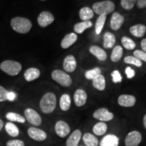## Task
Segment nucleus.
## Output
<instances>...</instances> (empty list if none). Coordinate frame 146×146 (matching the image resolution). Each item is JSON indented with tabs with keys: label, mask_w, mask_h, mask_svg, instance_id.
Wrapping results in <instances>:
<instances>
[{
	"label": "nucleus",
	"mask_w": 146,
	"mask_h": 146,
	"mask_svg": "<svg viewBox=\"0 0 146 146\" xmlns=\"http://www.w3.org/2000/svg\"><path fill=\"white\" fill-rule=\"evenodd\" d=\"M137 7L139 9L146 8V0H137Z\"/></svg>",
	"instance_id": "79ce46f5"
},
{
	"label": "nucleus",
	"mask_w": 146,
	"mask_h": 146,
	"mask_svg": "<svg viewBox=\"0 0 146 146\" xmlns=\"http://www.w3.org/2000/svg\"><path fill=\"white\" fill-rule=\"evenodd\" d=\"M7 119L11 122H18L20 123H25L26 121L25 117L21 116V114L15 112H8L5 115Z\"/></svg>",
	"instance_id": "7c9ffc66"
},
{
	"label": "nucleus",
	"mask_w": 146,
	"mask_h": 146,
	"mask_svg": "<svg viewBox=\"0 0 146 146\" xmlns=\"http://www.w3.org/2000/svg\"><path fill=\"white\" fill-rule=\"evenodd\" d=\"M89 52L91 54L98 58L100 61H105L107 59V54L103 49L97 45H92L89 48Z\"/></svg>",
	"instance_id": "a211bd4d"
},
{
	"label": "nucleus",
	"mask_w": 146,
	"mask_h": 146,
	"mask_svg": "<svg viewBox=\"0 0 146 146\" xmlns=\"http://www.w3.org/2000/svg\"><path fill=\"white\" fill-rule=\"evenodd\" d=\"M77 39L78 36L75 33H71L67 34L63 38L62 41L61 42V47L63 49L68 48V47H70L71 45L75 43Z\"/></svg>",
	"instance_id": "6ab92c4d"
},
{
	"label": "nucleus",
	"mask_w": 146,
	"mask_h": 146,
	"mask_svg": "<svg viewBox=\"0 0 146 146\" xmlns=\"http://www.w3.org/2000/svg\"><path fill=\"white\" fill-rule=\"evenodd\" d=\"M125 73L127 74L128 78H132L135 75V70L131 68V67H127L125 69Z\"/></svg>",
	"instance_id": "a19ab883"
},
{
	"label": "nucleus",
	"mask_w": 146,
	"mask_h": 146,
	"mask_svg": "<svg viewBox=\"0 0 146 146\" xmlns=\"http://www.w3.org/2000/svg\"><path fill=\"white\" fill-rule=\"evenodd\" d=\"M116 41V36L114 34L110 32H106L104 35V47L106 49L112 48L115 45Z\"/></svg>",
	"instance_id": "4be33fe9"
},
{
	"label": "nucleus",
	"mask_w": 146,
	"mask_h": 146,
	"mask_svg": "<svg viewBox=\"0 0 146 146\" xmlns=\"http://www.w3.org/2000/svg\"><path fill=\"white\" fill-rule=\"evenodd\" d=\"M7 98H8V100H9V101H14L16 99V94L14 92H12V91L11 92L8 91Z\"/></svg>",
	"instance_id": "37998d69"
},
{
	"label": "nucleus",
	"mask_w": 146,
	"mask_h": 146,
	"mask_svg": "<svg viewBox=\"0 0 146 146\" xmlns=\"http://www.w3.org/2000/svg\"><path fill=\"white\" fill-rule=\"evenodd\" d=\"M133 56L137 58L141 61H144L146 62V52L142 50H135L133 52Z\"/></svg>",
	"instance_id": "e433bc0d"
},
{
	"label": "nucleus",
	"mask_w": 146,
	"mask_h": 146,
	"mask_svg": "<svg viewBox=\"0 0 146 146\" xmlns=\"http://www.w3.org/2000/svg\"><path fill=\"white\" fill-rule=\"evenodd\" d=\"M40 71L38 68H30L25 71L24 73L25 80L27 81L31 82L36 79L39 77Z\"/></svg>",
	"instance_id": "412c9836"
},
{
	"label": "nucleus",
	"mask_w": 146,
	"mask_h": 146,
	"mask_svg": "<svg viewBox=\"0 0 146 146\" xmlns=\"http://www.w3.org/2000/svg\"><path fill=\"white\" fill-rule=\"evenodd\" d=\"M6 146H25V143L21 139H12L7 142Z\"/></svg>",
	"instance_id": "58836bf2"
},
{
	"label": "nucleus",
	"mask_w": 146,
	"mask_h": 146,
	"mask_svg": "<svg viewBox=\"0 0 146 146\" xmlns=\"http://www.w3.org/2000/svg\"><path fill=\"white\" fill-rule=\"evenodd\" d=\"M54 21V16L52 13L47 11L42 12L38 16L37 23L41 27L45 28L51 25Z\"/></svg>",
	"instance_id": "9d476101"
},
{
	"label": "nucleus",
	"mask_w": 146,
	"mask_h": 146,
	"mask_svg": "<svg viewBox=\"0 0 146 146\" xmlns=\"http://www.w3.org/2000/svg\"><path fill=\"white\" fill-rule=\"evenodd\" d=\"M3 127V122L2 120L0 119V131H1V129H2Z\"/></svg>",
	"instance_id": "49530a36"
},
{
	"label": "nucleus",
	"mask_w": 146,
	"mask_h": 146,
	"mask_svg": "<svg viewBox=\"0 0 146 146\" xmlns=\"http://www.w3.org/2000/svg\"><path fill=\"white\" fill-rule=\"evenodd\" d=\"M125 21V18L118 12L113 13L110 20L111 29L114 31H118L122 27Z\"/></svg>",
	"instance_id": "2eb2a0df"
},
{
	"label": "nucleus",
	"mask_w": 146,
	"mask_h": 146,
	"mask_svg": "<svg viewBox=\"0 0 146 146\" xmlns=\"http://www.w3.org/2000/svg\"><path fill=\"white\" fill-rule=\"evenodd\" d=\"M93 116L94 118L102 122H106L112 120L114 118V114L106 108H101L95 111Z\"/></svg>",
	"instance_id": "6e6552de"
},
{
	"label": "nucleus",
	"mask_w": 146,
	"mask_h": 146,
	"mask_svg": "<svg viewBox=\"0 0 146 146\" xmlns=\"http://www.w3.org/2000/svg\"><path fill=\"white\" fill-rule=\"evenodd\" d=\"M87 94L83 89H78L74 94V101L76 106L81 107L86 104Z\"/></svg>",
	"instance_id": "ddd939ff"
},
{
	"label": "nucleus",
	"mask_w": 146,
	"mask_h": 146,
	"mask_svg": "<svg viewBox=\"0 0 146 146\" xmlns=\"http://www.w3.org/2000/svg\"><path fill=\"white\" fill-rule=\"evenodd\" d=\"M141 47L142 49V51L146 52V39H143L141 41Z\"/></svg>",
	"instance_id": "c03bdc74"
},
{
	"label": "nucleus",
	"mask_w": 146,
	"mask_h": 146,
	"mask_svg": "<svg viewBox=\"0 0 146 146\" xmlns=\"http://www.w3.org/2000/svg\"><path fill=\"white\" fill-rule=\"evenodd\" d=\"M71 99L68 94H63L60 99V107L62 110L68 111L70 108Z\"/></svg>",
	"instance_id": "bb28decb"
},
{
	"label": "nucleus",
	"mask_w": 146,
	"mask_h": 146,
	"mask_svg": "<svg viewBox=\"0 0 146 146\" xmlns=\"http://www.w3.org/2000/svg\"><path fill=\"white\" fill-rule=\"evenodd\" d=\"M41 1H45V0H41Z\"/></svg>",
	"instance_id": "de8ad7c7"
},
{
	"label": "nucleus",
	"mask_w": 146,
	"mask_h": 146,
	"mask_svg": "<svg viewBox=\"0 0 146 146\" xmlns=\"http://www.w3.org/2000/svg\"><path fill=\"white\" fill-rule=\"evenodd\" d=\"M107 129L108 127L106 124L104 122H100V123H98L95 125L93 128V132L94 135H96L98 136H102L106 133Z\"/></svg>",
	"instance_id": "cd10ccee"
},
{
	"label": "nucleus",
	"mask_w": 146,
	"mask_h": 146,
	"mask_svg": "<svg viewBox=\"0 0 146 146\" xmlns=\"http://www.w3.org/2000/svg\"><path fill=\"white\" fill-rule=\"evenodd\" d=\"M130 33L136 37H142L146 32V27L142 24L133 25L129 29Z\"/></svg>",
	"instance_id": "aec40b11"
},
{
	"label": "nucleus",
	"mask_w": 146,
	"mask_h": 146,
	"mask_svg": "<svg viewBox=\"0 0 146 146\" xmlns=\"http://www.w3.org/2000/svg\"><path fill=\"white\" fill-rule=\"evenodd\" d=\"M92 9L94 12L98 15H106L114 12L115 5L112 1L106 0V1L96 2L93 4Z\"/></svg>",
	"instance_id": "7ed1b4c3"
},
{
	"label": "nucleus",
	"mask_w": 146,
	"mask_h": 146,
	"mask_svg": "<svg viewBox=\"0 0 146 146\" xmlns=\"http://www.w3.org/2000/svg\"><path fill=\"white\" fill-rule=\"evenodd\" d=\"M123 54V47H120V45H116L114 47L113 49L112 54H111V60L114 62H118L120 60V58H122Z\"/></svg>",
	"instance_id": "c85d7f7f"
},
{
	"label": "nucleus",
	"mask_w": 146,
	"mask_h": 146,
	"mask_svg": "<svg viewBox=\"0 0 146 146\" xmlns=\"http://www.w3.org/2000/svg\"><path fill=\"white\" fill-rule=\"evenodd\" d=\"M0 68L9 75L16 76L21 71L22 66L18 62L13 60H5L1 64Z\"/></svg>",
	"instance_id": "20e7f679"
},
{
	"label": "nucleus",
	"mask_w": 146,
	"mask_h": 146,
	"mask_svg": "<svg viewBox=\"0 0 146 146\" xmlns=\"http://www.w3.org/2000/svg\"><path fill=\"white\" fill-rule=\"evenodd\" d=\"M29 136L35 141H43L47 139V133L36 127H30L27 131Z\"/></svg>",
	"instance_id": "9b49d317"
},
{
	"label": "nucleus",
	"mask_w": 146,
	"mask_h": 146,
	"mask_svg": "<svg viewBox=\"0 0 146 146\" xmlns=\"http://www.w3.org/2000/svg\"><path fill=\"white\" fill-rule=\"evenodd\" d=\"M63 68L67 72H72L76 68V61L72 55H68L64 58L63 62Z\"/></svg>",
	"instance_id": "4468645a"
},
{
	"label": "nucleus",
	"mask_w": 146,
	"mask_h": 146,
	"mask_svg": "<svg viewBox=\"0 0 146 146\" xmlns=\"http://www.w3.org/2000/svg\"><path fill=\"white\" fill-rule=\"evenodd\" d=\"M57 99L56 95L52 92L46 93L43 95L39 102V106L41 110L45 114H50L56 107Z\"/></svg>",
	"instance_id": "f257e3e1"
},
{
	"label": "nucleus",
	"mask_w": 146,
	"mask_h": 146,
	"mask_svg": "<svg viewBox=\"0 0 146 146\" xmlns=\"http://www.w3.org/2000/svg\"><path fill=\"white\" fill-rule=\"evenodd\" d=\"M5 129L7 133L12 137H15L19 135V129L14 123H7L5 124Z\"/></svg>",
	"instance_id": "c756f323"
},
{
	"label": "nucleus",
	"mask_w": 146,
	"mask_h": 146,
	"mask_svg": "<svg viewBox=\"0 0 146 146\" xmlns=\"http://www.w3.org/2000/svg\"><path fill=\"white\" fill-rule=\"evenodd\" d=\"M112 81L114 83H118L122 81V76L118 70H114L111 73Z\"/></svg>",
	"instance_id": "4c0bfd02"
},
{
	"label": "nucleus",
	"mask_w": 146,
	"mask_h": 146,
	"mask_svg": "<svg viewBox=\"0 0 146 146\" xmlns=\"http://www.w3.org/2000/svg\"><path fill=\"white\" fill-rule=\"evenodd\" d=\"M106 20V15H100L97 19L96 27H95V30H96L97 35H100L101 33L103 27L104 26Z\"/></svg>",
	"instance_id": "2f4dec72"
},
{
	"label": "nucleus",
	"mask_w": 146,
	"mask_h": 146,
	"mask_svg": "<svg viewBox=\"0 0 146 146\" xmlns=\"http://www.w3.org/2000/svg\"><path fill=\"white\" fill-rule=\"evenodd\" d=\"M121 43L123 44V47L128 50H133L135 48L136 44L134 41H133L131 38L128 36H123L121 39Z\"/></svg>",
	"instance_id": "473e14b6"
},
{
	"label": "nucleus",
	"mask_w": 146,
	"mask_h": 146,
	"mask_svg": "<svg viewBox=\"0 0 146 146\" xmlns=\"http://www.w3.org/2000/svg\"><path fill=\"white\" fill-rule=\"evenodd\" d=\"M79 146H83V145H79Z\"/></svg>",
	"instance_id": "09e8293b"
},
{
	"label": "nucleus",
	"mask_w": 146,
	"mask_h": 146,
	"mask_svg": "<svg viewBox=\"0 0 146 146\" xmlns=\"http://www.w3.org/2000/svg\"><path fill=\"white\" fill-rule=\"evenodd\" d=\"M124 62L126 64H133L137 67H141L142 66V61L138 59L137 58L132 56H129L125 57V59H124Z\"/></svg>",
	"instance_id": "72a5a7b5"
},
{
	"label": "nucleus",
	"mask_w": 146,
	"mask_h": 146,
	"mask_svg": "<svg viewBox=\"0 0 146 146\" xmlns=\"http://www.w3.org/2000/svg\"><path fill=\"white\" fill-rule=\"evenodd\" d=\"M8 91L5 89L4 87L0 85V102H5L8 100L7 95Z\"/></svg>",
	"instance_id": "ea45409f"
},
{
	"label": "nucleus",
	"mask_w": 146,
	"mask_h": 146,
	"mask_svg": "<svg viewBox=\"0 0 146 146\" xmlns=\"http://www.w3.org/2000/svg\"><path fill=\"white\" fill-rule=\"evenodd\" d=\"M119 138L113 134H109L104 136L100 141V146H118Z\"/></svg>",
	"instance_id": "dca6fc26"
},
{
	"label": "nucleus",
	"mask_w": 146,
	"mask_h": 146,
	"mask_svg": "<svg viewBox=\"0 0 146 146\" xmlns=\"http://www.w3.org/2000/svg\"><path fill=\"white\" fill-rule=\"evenodd\" d=\"M25 119L34 126H39L42 123L41 118L39 113L32 108H27L25 110Z\"/></svg>",
	"instance_id": "423d86ee"
},
{
	"label": "nucleus",
	"mask_w": 146,
	"mask_h": 146,
	"mask_svg": "<svg viewBox=\"0 0 146 146\" xmlns=\"http://www.w3.org/2000/svg\"><path fill=\"white\" fill-rule=\"evenodd\" d=\"M82 137V133L80 130H75L72 133V134L69 136L68 139L66 142V146H78Z\"/></svg>",
	"instance_id": "f3484780"
},
{
	"label": "nucleus",
	"mask_w": 146,
	"mask_h": 146,
	"mask_svg": "<svg viewBox=\"0 0 146 146\" xmlns=\"http://www.w3.org/2000/svg\"><path fill=\"white\" fill-rule=\"evenodd\" d=\"M52 77L55 81L63 87H69L72 80L66 72L61 70H55L52 73Z\"/></svg>",
	"instance_id": "39448f33"
},
{
	"label": "nucleus",
	"mask_w": 146,
	"mask_h": 146,
	"mask_svg": "<svg viewBox=\"0 0 146 146\" xmlns=\"http://www.w3.org/2000/svg\"><path fill=\"white\" fill-rule=\"evenodd\" d=\"M93 26V23L91 21H82L74 25V30L78 34H81L87 29L90 28Z\"/></svg>",
	"instance_id": "393cba45"
},
{
	"label": "nucleus",
	"mask_w": 146,
	"mask_h": 146,
	"mask_svg": "<svg viewBox=\"0 0 146 146\" xmlns=\"http://www.w3.org/2000/svg\"><path fill=\"white\" fill-rule=\"evenodd\" d=\"M11 26L16 32L26 34L31 29L32 23L26 18L15 17L11 21Z\"/></svg>",
	"instance_id": "f03ea898"
},
{
	"label": "nucleus",
	"mask_w": 146,
	"mask_h": 146,
	"mask_svg": "<svg viewBox=\"0 0 146 146\" xmlns=\"http://www.w3.org/2000/svg\"><path fill=\"white\" fill-rule=\"evenodd\" d=\"M137 0H121L120 4L121 6L127 10H130L133 8Z\"/></svg>",
	"instance_id": "c9c22d12"
},
{
	"label": "nucleus",
	"mask_w": 146,
	"mask_h": 146,
	"mask_svg": "<svg viewBox=\"0 0 146 146\" xmlns=\"http://www.w3.org/2000/svg\"><path fill=\"white\" fill-rule=\"evenodd\" d=\"M142 139L141 134L137 131H133L127 135L125 139L126 146H138Z\"/></svg>",
	"instance_id": "0eeeda50"
},
{
	"label": "nucleus",
	"mask_w": 146,
	"mask_h": 146,
	"mask_svg": "<svg viewBox=\"0 0 146 146\" xmlns=\"http://www.w3.org/2000/svg\"><path fill=\"white\" fill-rule=\"evenodd\" d=\"M118 103L120 106L133 107L136 103V98L132 95H120L118 98Z\"/></svg>",
	"instance_id": "f8f14e48"
},
{
	"label": "nucleus",
	"mask_w": 146,
	"mask_h": 146,
	"mask_svg": "<svg viewBox=\"0 0 146 146\" xmlns=\"http://www.w3.org/2000/svg\"><path fill=\"white\" fill-rule=\"evenodd\" d=\"M83 140L84 143L87 146H98V139L96 136L89 133H86L83 135Z\"/></svg>",
	"instance_id": "a878e982"
},
{
	"label": "nucleus",
	"mask_w": 146,
	"mask_h": 146,
	"mask_svg": "<svg viewBox=\"0 0 146 146\" xmlns=\"http://www.w3.org/2000/svg\"><path fill=\"white\" fill-rule=\"evenodd\" d=\"M99 74H101V69L100 68H96L92 69V70H89L86 71L85 76L87 79L93 80L97 76L99 75Z\"/></svg>",
	"instance_id": "f704fd0d"
},
{
	"label": "nucleus",
	"mask_w": 146,
	"mask_h": 146,
	"mask_svg": "<svg viewBox=\"0 0 146 146\" xmlns=\"http://www.w3.org/2000/svg\"><path fill=\"white\" fill-rule=\"evenodd\" d=\"M55 131L58 137L64 138L70 132V128L68 124L63 120H58L55 125Z\"/></svg>",
	"instance_id": "1a4fd4ad"
},
{
	"label": "nucleus",
	"mask_w": 146,
	"mask_h": 146,
	"mask_svg": "<svg viewBox=\"0 0 146 146\" xmlns=\"http://www.w3.org/2000/svg\"><path fill=\"white\" fill-rule=\"evenodd\" d=\"M92 84L94 88L99 91H104L106 89V79L102 74H99L92 80Z\"/></svg>",
	"instance_id": "5701e85b"
},
{
	"label": "nucleus",
	"mask_w": 146,
	"mask_h": 146,
	"mask_svg": "<svg viewBox=\"0 0 146 146\" xmlns=\"http://www.w3.org/2000/svg\"><path fill=\"white\" fill-rule=\"evenodd\" d=\"M143 125H144V127H145V129H146V114H145V116H143Z\"/></svg>",
	"instance_id": "a18cd8bd"
},
{
	"label": "nucleus",
	"mask_w": 146,
	"mask_h": 146,
	"mask_svg": "<svg viewBox=\"0 0 146 146\" xmlns=\"http://www.w3.org/2000/svg\"><path fill=\"white\" fill-rule=\"evenodd\" d=\"M94 11L89 7H84L79 11V17L83 21H90L91 18L94 17Z\"/></svg>",
	"instance_id": "b1692460"
}]
</instances>
